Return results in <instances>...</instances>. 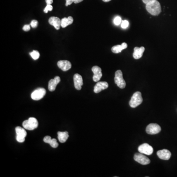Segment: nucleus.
Returning <instances> with one entry per match:
<instances>
[{"label":"nucleus","mask_w":177,"mask_h":177,"mask_svg":"<svg viewBox=\"0 0 177 177\" xmlns=\"http://www.w3.org/2000/svg\"><path fill=\"white\" fill-rule=\"evenodd\" d=\"M61 27L63 28H65L73 23V18L72 17H65L61 20Z\"/></svg>","instance_id":"nucleus-21"},{"label":"nucleus","mask_w":177,"mask_h":177,"mask_svg":"<svg viewBox=\"0 0 177 177\" xmlns=\"http://www.w3.org/2000/svg\"><path fill=\"white\" fill-rule=\"evenodd\" d=\"M108 84L107 82H98L94 86V91L96 94L100 93L102 90L106 89L108 87Z\"/></svg>","instance_id":"nucleus-12"},{"label":"nucleus","mask_w":177,"mask_h":177,"mask_svg":"<svg viewBox=\"0 0 177 177\" xmlns=\"http://www.w3.org/2000/svg\"><path fill=\"white\" fill-rule=\"evenodd\" d=\"M102 1L104 2H110V1H111V0H102Z\"/></svg>","instance_id":"nucleus-32"},{"label":"nucleus","mask_w":177,"mask_h":177,"mask_svg":"<svg viewBox=\"0 0 177 177\" xmlns=\"http://www.w3.org/2000/svg\"><path fill=\"white\" fill-rule=\"evenodd\" d=\"M52 9H53V6H52L51 5H47L46 6L44 9L43 11L45 13H47L48 11H52Z\"/></svg>","instance_id":"nucleus-25"},{"label":"nucleus","mask_w":177,"mask_h":177,"mask_svg":"<svg viewBox=\"0 0 177 177\" xmlns=\"http://www.w3.org/2000/svg\"><path fill=\"white\" fill-rule=\"evenodd\" d=\"M38 24H39V22L37 20H33L31 21L30 25L32 28H35L38 27Z\"/></svg>","instance_id":"nucleus-26"},{"label":"nucleus","mask_w":177,"mask_h":177,"mask_svg":"<svg viewBox=\"0 0 177 177\" xmlns=\"http://www.w3.org/2000/svg\"><path fill=\"white\" fill-rule=\"evenodd\" d=\"M134 160L140 163L141 164L147 165L149 164L151 161L149 160V158H148L147 157L143 155V153H136L134 156Z\"/></svg>","instance_id":"nucleus-9"},{"label":"nucleus","mask_w":177,"mask_h":177,"mask_svg":"<svg viewBox=\"0 0 177 177\" xmlns=\"http://www.w3.org/2000/svg\"><path fill=\"white\" fill-rule=\"evenodd\" d=\"M31 56L35 60H37L40 56V54L39 52L37 50H34L30 53Z\"/></svg>","instance_id":"nucleus-22"},{"label":"nucleus","mask_w":177,"mask_h":177,"mask_svg":"<svg viewBox=\"0 0 177 177\" xmlns=\"http://www.w3.org/2000/svg\"><path fill=\"white\" fill-rule=\"evenodd\" d=\"M23 127L25 129L33 131L37 128L39 126V123L35 118L31 117L27 120H25L23 123Z\"/></svg>","instance_id":"nucleus-2"},{"label":"nucleus","mask_w":177,"mask_h":177,"mask_svg":"<svg viewBox=\"0 0 177 177\" xmlns=\"http://www.w3.org/2000/svg\"><path fill=\"white\" fill-rule=\"evenodd\" d=\"M161 127L157 124H150L146 127V131L149 135H157L160 133L161 131Z\"/></svg>","instance_id":"nucleus-7"},{"label":"nucleus","mask_w":177,"mask_h":177,"mask_svg":"<svg viewBox=\"0 0 177 177\" xmlns=\"http://www.w3.org/2000/svg\"><path fill=\"white\" fill-rule=\"evenodd\" d=\"M47 5H51L53 3V0H45Z\"/></svg>","instance_id":"nucleus-29"},{"label":"nucleus","mask_w":177,"mask_h":177,"mask_svg":"<svg viewBox=\"0 0 177 177\" xmlns=\"http://www.w3.org/2000/svg\"><path fill=\"white\" fill-rule=\"evenodd\" d=\"M127 47V43L124 42L121 45H117L112 47L111 50L112 52L115 54L121 53L124 49H126Z\"/></svg>","instance_id":"nucleus-18"},{"label":"nucleus","mask_w":177,"mask_h":177,"mask_svg":"<svg viewBox=\"0 0 177 177\" xmlns=\"http://www.w3.org/2000/svg\"><path fill=\"white\" fill-rule=\"evenodd\" d=\"M145 49L144 47H135L134 48V52L133 53V57L136 60L140 59L143 56L144 52Z\"/></svg>","instance_id":"nucleus-17"},{"label":"nucleus","mask_w":177,"mask_h":177,"mask_svg":"<svg viewBox=\"0 0 177 177\" xmlns=\"http://www.w3.org/2000/svg\"><path fill=\"white\" fill-rule=\"evenodd\" d=\"M92 70L94 73L93 80L94 82L99 81L102 76L101 68L98 66H94L92 68Z\"/></svg>","instance_id":"nucleus-10"},{"label":"nucleus","mask_w":177,"mask_h":177,"mask_svg":"<svg viewBox=\"0 0 177 177\" xmlns=\"http://www.w3.org/2000/svg\"><path fill=\"white\" fill-rule=\"evenodd\" d=\"M51 25L53 26L56 30H59L61 26V20L57 17H51L48 20Z\"/></svg>","instance_id":"nucleus-16"},{"label":"nucleus","mask_w":177,"mask_h":177,"mask_svg":"<svg viewBox=\"0 0 177 177\" xmlns=\"http://www.w3.org/2000/svg\"><path fill=\"white\" fill-rule=\"evenodd\" d=\"M17 133V140L19 143H23L25 141L27 136V132L25 129L21 127H17L15 128Z\"/></svg>","instance_id":"nucleus-6"},{"label":"nucleus","mask_w":177,"mask_h":177,"mask_svg":"<svg viewBox=\"0 0 177 177\" xmlns=\"http://www.w3.org/2000/svg\"><path fill=\"white\" fill-rule=\"evenodd\" d=\"M74 87L77 90H80L82 89V86L83 85V78L80 74L76 73L74 74L73 76Z\"/></svg>","instance_id":"nucleus-11"},{"label":"nucleus","mask_w":177,"mask_h":177,"mask_svg":"<svg viewBox=\"0 0 177 177\" xmlns=\"http://www.w3.org/2000/svg\"><path fill=\"white\" fill-rule=\"evenodd\" d=\"M121 27L123 29H126L129 26V22L127 20H123L121 23Z\"/></svg>","instance_id":"nucleus-24"},{"label":"nucleus","mask_w":177,"mask_h":177,"mask_svg":"<svg viewBox=\"0 0 177 177\" xmlns=\"http://www.w3.org/2000/svg\"><path fill=\"white\" fill-rule=\"evenodd\" d=\"M83 0H74V3L75 4H78L83 1Z\"/></svg>","instance_id":"nucleus-31"},{"label":"nucleus","mask_w":177,"mask_h":177,"mask_svg":"<svg viewBox=\"0 0 177 177\" xmlns=\"http://www.w3.org/2000/svg\"><path fill=\"white\" fill-rule=\"evenodd\" d=\"M43 141L45 143L49 144L52 148H56L59 146V144L57 142L56 139H52L51 137L49 136H46L43 138Z\"/></svg>","instance_id":"nucleus-19"},{"label":"nucleus","mask_w":177,"mask_h":177,"mask_svg":"<svg viewBox=\"0 0 177 177\" xmlns=\"http://www.w3.org/2000/svg\"><path fill=\"white\" fill-rule=\"evenodd\" d=\"M61 81L60 77L58 76H56L54 79H51L48 83V89L50 92H53L55 90L57 85Z\"/></svg>","instance_id":"nucleus-15"},{"label":"nucleus","mask_w":177,"mask_h":177,"mask_svg":"<svg viewBox=\"0 0 177 177\" xmlns=\"http://www.w3.org/2000/svg\"><path fill=\"white\" fill-rule=\"evenodd\" d=\"M138 149L140 153L144 155L149 156L153 153V147L147 143L141 145L140 146L138 147Z\"/></svg>","instance_id":"nucleus-8"},{"label":"nucleus","mask_w":177,"mask_h":177,"mask_svg":"<svg viewBox=\"0 0 177 177\" xmlns=\"http://www.w3.org/2000/svg\"><path fill=\"white\" fill-rule=\"evenodd\" d=\"M146 9L149 13L153 16H157L161 12L160 4L157 0H154L146 4Z\"/></svg>","instance_id":"nucleus-1"},{"label":"nucleus","mask_w":177,"mask_h":177,"mask_svg":"<svg viewBox=\"0 0 177 177\" xmlns=\"http://www.w3.org/2000/svg\"><path fill=\"white\" fill-rule=\"evenodd\" d=\"M122 20L121 17H116L114 19V23L116 25L118 26L120 25L122 23Z\"/></svg>","instance_id":"nucleus-23"},{"label":"nucleus","mask_w":177,"mask_h":177,"mask_svg":"<svg viewBox=\"0 0 177 177\" xmlns=\"http://www.w3.org/2000/svg\"><path fill=\"white\" fill-rule=\"evenodd\" d=\"M57 65L64 72H67L72 68V64L67 60L59 61L57 63Z\"/></svg>","instance_id":"nucleus-13"},{"label":"nucleus","mask_w":177,"mask_h":177,"mask_svg":"<svg viewBox=\"0 0 177 177\" xmlns=\"http://www.w3.org/2000/svg\"><path fill=\"white\" fill-rule=\"evenodd\" d=\"M31 26V25H25L23 27V30L25 31H29L30 30Z\"/></svg>","instance_id":"nucleus-27"},{"label":"nucleus","mask_w":177,"mask_h":177,"mask_svg":"<svg viewBox=\"0 0 177 177\" xmlns=\"http://www.w3.org/2000/svg\"><path fill=\"white\" fill-rule=\"evenodd\" d=\"M157 155L161 160H169L171 157V153L168 149H163L157 151Z\"/></svg>","instance_id":"nucleus-14"},{"label":"nucleus","mask_w":177,"mask_h":177,"mask_svg":"<svg viewBox=\"0 0 177 177\" xmlns=\"http://www.w3.org/2000/svg\"><path fill=\"white\" fill-rule=\"evenodd\" d=\"M153 1H154V0H142V1L143 2L144 4H147L148 3L151 2Z\"/></svg>","instance_id":"nucleus-30"},{"label":"nucleus","mask_w":177,"mask_h":177,"mask_svg":"<svg viewBox=\"0 0 177 177\" xmlns=\"http://www.w3.org/2000/svg\"><path fill=\"white\" fill-rule=\"evenodd\" d=\"M46 93V91L44 88H38L31 93V98L34 101H39L44 97Z\"/></svg>","instance_id":"nucleus-5"},{"label":"nucleus","mask_w":177,"mask_h":177,"mask_svg":"<svg viewBox=\"0 0 177 177\" xmlns=\"http://www.w3.org/2000/svg\"><path fill=\"white\" fill-rule=\"evenodd\" d=\"M143 102V98L141 93L140 92H136L134 93L133 96L129 101V105L132 108H135Z\"/></svg>","instance_id":"nucleus-3"},{"label":"nucleus","mask_w":177,"mask_h":177,"mask_svg":"<svg viewBox=\"0 0 177 177\" xmlns=\"http://www.w3.org/2000/svg\"><path fill=\"white\" fill-rule=\"evenodd\" d=\"M58 139H59V141L62 143H64L65 142H66L68 138L69 137L68 133L67 131H65V132L59 131L58 132Z\"/></svg>","instance_id":"nucleus-20"},{"label":"nucleus","mask_w":177,"mask_h":177,"mask_svg":"<svg viewBox=\"0 0 177 177\" xmlns=\"http://www.w3.org/2000/svg\"><path fill=\"white\" fill-rule=\"evenodd\" d=\"M115 83L121 89H124L126 86V81L123 77V72L121 70H117L115 72Z\"/></svg>","instance_id":"nucleus-4"},{"label":"nucleus","mask_w":177,"mask_h":177,"mask_svg":"<svg viewBox=\"0 0 177 177\" xmlns=\"http://www.w3.org/2000/svg\"><path fill=\"white\" fill-rule=\"evenodd\" d=\"M74 3V0H66V3H65V6H68L70 5L71 4Z\"/></svg>","instance_id":"nucleus-28"}]
</instances>
